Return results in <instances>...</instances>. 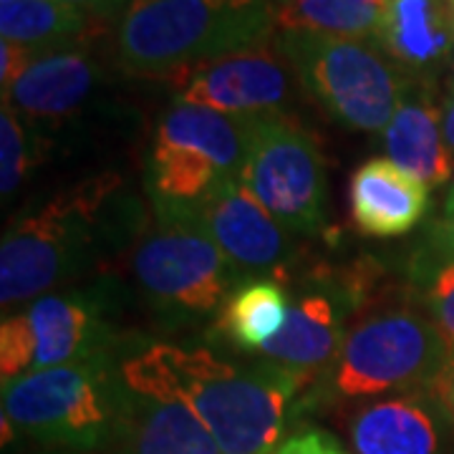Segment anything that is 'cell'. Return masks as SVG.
<instances>
[{"mask_svg":"<svg viewBox=\"0 0 454 454\" xmlns=\"http://www.w3.org/2000/svg\"><path fill=\"white\" fill-rule=\"evenodd\" d=\"M124 179L101 172L20 210L0 243V306L18 309L94 270L142 232Z\"/></svg>","mask_w":454,"mask_h":454,"instance_id":"6da1fadb","label":"cell"},{"mask_svg":"<svg viewBox=\"0 0 454 454\" xmlns=\"http://www.w3.org/2000/svg\"><path fill=\"white\" fill-rule=\"evenodd\" d=\"M131 391H164L184 399L210 429L223 454H273L288 411L303 387L273 361L238 364L212 348L149 343L121 361Z\"/></svg>","mask_w":454,"mask_h":454,"instance_id":"7a4b0ae2","label":"cell"},{"mask_svg":"<svg viewBox=\"0 0 454 454\" xmlns=\"http://www.w3.org/2000/svg\"><path fill=\"white\" fill-rule=\"evenodd\" d=\"M276 0H129L116 26V64L175 76L276 41Z\"/></svg>","mask_w":454,"mask_h":454,"instance_id":"3957f363","label":"cell"},{"mask_svg":"<svg viewBox=\"0 0 454 454\" xmlns=\"http://www.w3.org/2000/svg\"><path fill=\"white\" fill-rule=\"evenodd\" d=\"M131 278L167 324L217 316L243 278L212 243L192 205L152 197V217L131 243Z\"/></svg>","mask_w":454,"mask_h":454,"instance_id":"277c9868","label":"cell"},{"mask_svg":"<svg viewBox=\"0 0 454 454\" xmlns=\"http://www.w3.org/2000/svg\"><path fill=\"white\" fill-rule=\"evenodd\" d=\"M124 391L112 354L3 381V442L18 432L56 452L112 447Z\"/></svg>","mask_w":454,"mask_h":454,"instance_id":"5b68a950","label":"cell"},{"mask_svg":"<svg viewBox=\"0 0 454 454\" xmlns=\"http://www.w3.org/2000/svg\"><path fill=\"white\" fill-rule=\"evenodd\" d=\"M276 43L306 94L343 129H387L411 82L376 41L283 31Z\"/></svg>","mask_w":454,"mask_h":454,"instance_id":"8992f818","label":"cell"},{"mask_svg":"<svg viewBox=\"0 0 454 454\" xmlns=\"http://www.w3.org/2000/svg\"><path fill=\"white\" fill-rule=\"evenodd\" d=\"M450 346L427 313L404 306L372 310L348 328L328 376L340 399L432 389Z\"/></svg>","mask_w":454,"mask_h":454,"instance_id":"52a82bcc","label":"cell"},{"mask_svg":"<svg viewBox=\"0 0 454 454\" xmlns=\"http://www.w3.org/2000/svg\"><path fill=\"white\" fill-rule=\"evenodd\" d=\"M247 157L243 182L291 235H316L325 225V162L291 112L243 116Z\"/></svg>","mask_w":454,"mask_h":454,"instance_id":"ba28073f","label":"cell"},{"mask_svg":"<svg viewBox=\"0 0 454 454\" xmlns=\"http://www.w3.org/2000/svg\"><path fill=\"white\" fill-rule=\"evenodd\" d=\"M245 157L243 116L175 101L154 131L146 184L154 200L195 205L215 187L240 177Z\"/></svg>","mask_w":454,"mask_h":454,"instance_id":"9c48e42d","label":"cell"},{"mask_svg":"<svg viewBox=\"0 0 454 454\" xmlns=\"http://www.w3.org/2000/svg\"><path fill=\"white\" fill-rule=\"evenodd\" d=\"M106 303L91 291H53L31 301L0 325V376H18L68 366L112 351Z\"/></svg>","mask_w":454,"mask_h":454,"instance_id":"30bf717a","label":"cell"},{"mask_svg":"<svg viewBox=\"0 0 454 454\" xmlns=\"http://www.w3.org/2000/svg\"><path fill=\"white\" fill-rule=\"evenodd\" d=\"M169 79L177 94L175 101L230 116L288 112L293 91L301 86L278 43L230 53L207 64L184 68Z\"/></svg>","mask_w":454,"mask_h":454,"instance_id":"8fae6325","label":"cell"},{"mask_svg":"<svg viewBox=\"0 0 454 454\" xmlns=\"http://www.w3.org/2000/svg\"><path fill=\"white\" fill-rule=\"evenodd\" d=\"M192 207L212 243L243 280L283 278L295 253L293 235L260 205L243 177L215 187Z\"/></svg>","mask_w":454,"mask_h":454,"instance_id":"7c38bea8","label":"cell"},{"mask_svg":"<svg viewBox=\"0 0 454 454\" xmlns=\"http://www.w3.org/2000/svg\"><path fill=\"white\" fill-rule=\"evenodd\" d=\"M356 286L318 283L291 298L286 324L258 356L291 372L303 387L331 372L348 333Z\"/></svg>","mask_w":454,"mask_h":454,"instance_id":"4fadbf2b","label":"cell"},{"mask_svg":"<svg viewBox=\"0 0 454 454\" xmlns=\"http://www.w3.org/2000/svg\"><path fill=\"white\" fill-rule=\"evenodd\" d=\"M114 434L116 454H223L197 411L175 394L131 391Z\"/></svg>","mask_w":454,"mask_h":454,"instance_id":"5bb4252c","label":"cell"},{"mask_svg":"<svg viewBox=\"0 0 454 454\" xmlns=\"http://www.w3.org/2000/svg\"><path fill=\"white\" fill-rule=\"evenodd\" d=\"M373 41L404 76L429 83L454 53V3L387 0Z\"/></svg>","mask_w":454,"mask_h":454,"instance_id":"9a60e30c","label":"cell"},{"mask_svg":"<svg viewBox=\"0 0 454 454\" xmlns=\"http://www.w3.org/2000/svg\"><path fill=\"white\" fill-rule=\"evenodd\" d=\"M348 210L358 232L399 238L422 223L429 210V190L389 157H373L351 175Z\"/></svg>","mask_w":454,"mask_h":454,"instance_id":"2e32d148","label":"cell"},{"mask_svg":"<svg viewBox=\"0 0 454 454\" xmlns=\"http://www.w3.org/2000/svg\"><path fill=\"white\" fill-rule=\"evenodd\" d=\"M381 146L391 162L417 177L427 190L452 179V152L442 131V109L427 82H409L396 112L381 131Z\"/></svg>","mask_w":454,"mask_h":454,"instance_id":"e0dca14e","label":"cell"},{"mask_svg":"<svg viewBox=\"0 0 454 454\" xmlns=\"http://www.w3.org/2000/svg\"><path fill=\"white\" fill-rule=\"evenodd\" d=\"M98 82L101 71L83 51H51L3 94V104L33 124L66 121L89 101Z\"/></svg>","mask_w":454,"mask_h":454,"instance_id":"ac0fdd59","label":"cell"},{"mask_svg":"<svg viewBox=\"0 0 454 454\" xmlns=\"http://www.w3.org/2000/svg\"><path fill=\"white\" fill-rule=\"evenodd\" d=\"M434 394L409 391L364 404L348 419L356 454H439L442 427Z\"/></svg>","mask_w":454,"mask_h":454,"instance_id":"d6986e66","label":"cell"},{"mask_svg":"<svg viewBox=\"0 0 454 454\" xmlns=\"http://www.w3.org/2000/svg\"><path fill=\"white\" fill-rule=\"evenodd\" d=\"M291 298L280 280L250 278L230 293L215 318V333L245 354H260L286 324Z\"/></svg>","mask_w":454,"mask_h":454,"instance_id":"ffe728a7","label":"cell"},{"mask_svg":"<svg viewBox=\"0 0 454 454\" xmlns=\"http://www.w3.org/2000/svg\"><path fill=\"white\" fill-rule=\"evenodd\" d=\"M387 0H276L278 31L376 38Z\"/></svg>","mask_w":454,"mask_h":454,"instance_id":"44dd1931","label":"cell"},{"mask_svg":"<svg viewBox=\"0 0 454 454\" xmlns=\"http://www.w3.org/2000/svg\"><path fill=\"white\" fill-rule=\"evenodd\" d=\"M89 16L61 0L0 3V38L28 49L64 51L83 35Z\"/></svg>","mask_w":454,"mask_h":454,"instance_id":"7402d4cb","label":"cell"},{"mask_svg":"<svg viewBox=\"0 0 454 454\" xmlns=\"http://www.w3.org/2000/svg\"><path fill=\"white\" fill-rule=\"evenodd\" d=\"M35 164V145L26 119L8 104L0 109V192L3 200L16 195Z\"/></svg>","mask_w":454,"mask_h":454,"instance_id":"603a6c76","label":"cell"},{"mask_svg":"<svg viewBox=\"0 0 454 454\" xmlns=\"http://www.w3.org/2000/svg\"><path fill=\"white\" fill-rule=\"evenodd\" d=\"M419 286L427 318L437 325L447 346L454 343V260L419 262Z\"/></svg>","mask_w":454,"mask_h":454,"instance_id":"cb8c5ba5","label":"cell"},{"mask_svg":"<svg viewBox=\"0 0 454 454\" xmlns=\"http://www.w3.org/2000/svg\"><path fill=\"white\" fill-rule=\"evenodd\" d=\"M43 56V51L28 49V46H20V43H11V41H3L0 43V91L8 94L11 86L31 68L38 59Z\"/></svg>","mask_w":454,"mask_h":454,"instance_id":"d4e9b609","label":"cell"},{"mask_svg":"<svg viewBox=\"0 0 454 454\" xmlns=\"http://www.w3.org/2000/svg\"><path fill=\"white\" fill-rule=\"evenodd\" d=\"M273 454H346L340 452L339 444L331 437H325L321 432H309L301 437L288 439L286 444H280Z\"/></svg>","mask_w":454,"mask_h":454,"instance_id":"484cf974","label":"cell"},{"mask_svg":"<svg viewBox=\"0 0 454 454\" xmlns=\"http://www.w3.org/2000/svg\"><path fill=\"white\" fill-rule=\"evenodd\" d=\"M429 260H454V210L444 212V217L432 227Z\"/></svg>","mask_w":454,"mask_h":454,"instance_id":"4316f807","label":"cell"},{"mask_svg":"<svg viewBox=\"0 0 454 454\" xmlns=\"http://www.w3.org/2000/svg\"><path fill=\"white\" fill-rule=\"evenodd\" d=\"M432 394L437 396V402L442 404V409H447L454 417V343L450 346V356H447V364L444 369L439 372V376L432 384Z\"/></svg>","mask_w":454,"mask_h":454,"instance_id":"83f0119b","label":"cell"},{"mask_svg":"<svg viewBox=\"0 0 454 454\" xmlns=\"http://www.w3.org/2000/svg\"><path fill=\"white\" fill-rule=\"evenodd\" d=\"M66 5H71V8H76V11H82L86 16H94V18H112L124 13V8L129 5V0H61Z\"/></svg>","mask_w":454,"mask_h":454,"instance_id":"f1b7e54d","label":"cell"},{"mask_svg":"<svg viewBox=\"0 0 454 454\" xmlns=\"http://www.w3.org/2000/svg\"><path fill=\"white\" fill-rule=\"evenodd\" d=\"M442 131H444V142L454 157V94H450L447 101L442 104Z\"/></svg>","mask_w":454,"mask_h":454,"instance_id":"f546056e","label":"cell"},{"mask_svg":"<svg viewBox=\"0 0 454 454\" xmlns=\"http://www.w3.org/2000/svg\"><path fill=\"white\" fill-rule=\"evenodd\" d=\"M454 210V175L450 179V190H447V200H444V212Z\"/></svg>","mask_w":454,"mask_h":454,"instance_id":"4dcf8cb0","label":"cell"},{"mask_svg":"<svg viewBox=\"0 0 454 454\" xmlns=\"http://www.w3.org/2000/svg\"><path fill=\"white\" fill-rule=\"evenodd\" d=\"M450 94H454V53L450 59Z\"/></svg>","mask_w":454,"mask_h":454,"instance_id":"1f68e13d","label":"cell"},{"mask_svg":"<svg viewBox=\"0 0 454 454\" xmlns=\"http://www.w3.org/2000/svg\"><path fill=\"white\" fill-rule=\"evenodd\" d=\"M43 454H86V452H43Z\"/></svg>","mask_w":454,"mask_h":454,"instance_id":"d6a6232c","label":"cell"},{"mask_svg":"<svg viewBox=\"0 0 454 454\" xmlns=\"http://www.w3.org/2000/svg\"><path fill=\"white\" fill-rule=\"evenodd\" d=\"M0 3H13V0H0Z\"/></svg>","mask_w":454,"mask_h":454,"instance_id":"836d02e7","label":"cell"},{"mask_svg":"<svg viewBox=\"0 0 454 454\" xmlns=\"http://www.w3.org/2000/svg\"><path fill=\"white\" fill-rule=\"evenodd\" d=\"M452 3H454V0H452Z\"/></svg>","mask_w":454,"mask_h":454,"instance_id":"e575fe53","label":"cell"}]
</instances>
